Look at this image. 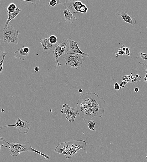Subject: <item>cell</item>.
<instances>
[{
  "instance_id": "6da1fadb",
  "label": "cell",
  "mask_w": 147,
  "mask_h": 162,
  "mask_svg": "<svg viewBox=\"0 0 147 162\" xmlns=\"http://www.w3.org/2000/svg\"><path fill=\"white\" fill-rule=\"evenodd\" d=\"M79 98L84 101L92 107L97 117H101L104 115L106 101L103 98L99 97L98 94L92 92H87L81 95Z\"/></svg>"
},
{
  "instance_id": "7a4b0ae2",
  "label": "cell",
  "mask_w": 147,
  "mask_h": 162,
  "mask_svg": "<svg viewBox=\"0 0 147 162\" xmlns=\"http://www.w3.org/2000/svg\"><path fill=\"white\" fill-rule=\"evenodd\" d=\"M0 141H4L9 146L7 145L4 146L9 149L10 155L13 156H17L21 153L24 152L33 151L43 156L44 157V160H48L49 158V156L33 148L29 142L26 141L23 143L17 142L10 143L5 140L4 138L1 137H0Z\"/></svg>"
},
{
  "instance_id": "3957f363",
  "label": "cell",
  "mask_w": 147,
  "mask_h": 162,
  "mask_svg": "<svg viewBox=\"0 0 147 162\" xmlns=\"http://www.w3.org/2000/svg\"><path fill=\"white\" fill-rule=\"evenodd\" d=\"M77 104L78 113L84 121H90L93 117H97L94 109L84 100L79 98Z\"/></svg>"
},
{
  "instance_id": "277c9868",
  "label": "cell",
  "mask_w": 147,
  "mask_h": 162,
  "mask_svg": "<svg viewBox=\"0 0 147 162\" xmlns=\"http://www.w3.org/2000/svg\"><path fill=\"white\" fill-rule=\"evenodd\" d=\"M81 55L70 53L68 50L64 55L66 65L76 69L81 68L84 64L85 59Z\"/></svg>"
},
{
  "instance_id": "5b68a950",
  "label": "cell",
  "mask_w": 147,
  "mask_h": 162,
  "mask_svg": "<svg viewBox=\"0 0 147 162\" xmlns=\"http://www.w3.org/2000/svg\"><path fill=\"white\" fill-rule=\"evenodd\" d=\"M67 146V153L65 155L67 159L71 158L81 149L85 150L86 142L83 140H77L66 141Z\"/></svg>"
},
{
  "instance_id": "8992f818",
  "label": "cell",
  "mask_w": 147,
  "mask_h": 162,
  "mask_svg": "<svg viewBox=\"0 0 147 162\" xmlns=\"http://www.w3.org/2000/svg\"><path fill=\"white\" fill-rule=\"evenodd\" d=\"M63 6L65 9L74 13H85L88 8L79 1L68 0L65 2Z\"/></svg>"
},
{
  "instance_id": "52a82bcc",
  "label": "cell",
  "mask_w": 147,
  "mask_h": 162,
  "mask_svg": "<svg viewBox=\"0 0 147 162\" xmlns=\"http://www.w3.org/2000/svg\"><path fill=\"white\" fill-rule=\"evenodd\" d=\"M18 35V31L14 29L12 26H8L6 29L3 31V43L18 44L19 40Z\"/></svg>"
},
{
  "instance_id": "ba28073f",
  "label": "cell",
  "mask_w": 147,
  "mask_h": 162,
  "mask_svg": "<svg viewBox=\"0 0 147 162\" xmlns=\"http://www.w3.org/2000/svg\"><path fill=\"white\" fill-rule=\"evenodd\" d=\"M68 43V39H63L60 44H57L53 51V56L57 63V67H58L61 65L58 62V58L63 55L68 50L66 48V45Z\"/></svg>"
},
{
  "instance_id": "9c48e42d",
  "label": "cell",
  "mask_w": 147,
  "mask_h": 162,
  "mask_svg": "<svg viewBox=\"0 0 147 162\" xmlns=\"http://www.w3.org/2000/svg\"><path fill=\"white\" fill-rule=\"evenodd\" d=\"M10 126L15 127L19 133L27 134L28 132L31 125L30 123L27 121H23L18 117L16 121L15 124H11L4 126L0 127V129Z\"/></svg>"
},
{
  "instance_id": "30bf717a",
  "label": "cell",
  "mask_w": 147,
  "mask_h": 162,
  "mask_svg": "<svg viewBox=\"0 0 147 162\" xmlns=\"http://www.w3.org/2000/svg\"><path fill=\"white\" fill-rule=\"evenodd\" d=\"M63 107L61 111V113L66 114L65 118L69 122H73L78 113L77 108L68 106L67 104H63Z\"/></svg>"
},
{
  "instance_id": "8fae6325",
  "label": "cell",
  "mask_w": 147,
  "mask_h": 162,
  "mask_svg": "<svg viewBox=\"0 0 147 162\" xmlns=\"http://www.w3.org/2000/svg\"><path fill=\"white\" fill-rule=\"evenodd\" d=\"M69 51L71 53L83 55V56L89 57V55L86 53L82 52L79 48L78 43L79 41H75L71 37L68 39Z\"/></svg>"
},
{
  "instance_id": "7c38bea8",
  "label": "cell",
  "mask_w": 147,
  "mask_h": 162,
  "mask_svg": "<svg viewBox=\"0 0 147 162\" xmlns=\"http://www.w3.org/2000/svg\"><path fill=\"white\" fill-rule=\"evenodd\" d=\"M39 42L41 44L43 50L48 54H50L53 52L58 44H51L47 38L40 39Z\"/></svg>"
},
{
  "instance_id": "4fadbf2b",
  "label": "cell",
  "mask_w": 147,
  "mask_h": 162,
  "mask_svg": "<svg viewBox=\"0 0 147 162\" xmlns=\"http://www.w3.org/2000/svg\"><path fill=\"white\" fill-rule=\"evenodd\" d=\"M118 15L121 17L123 20L129 24L131 25H134L136 23V21L134 17H130L127 13V11L118 13Z\"/></svg>"
},
{
  "instance_id": "5bb4252c",
  "label": "cell",
  "mask_w": 147,
  "mask_h": 162,
  "mask_svg": "<svg viewBox=\"0 0 147 162\" xmlns=\"http://www.w3.org/2000/svg\"><path fill=\"white\" fill-rule=\"evenodd\" d=\"M21 11V9H20L18 7H17L16 11L13 13L9 12L6 11V12L8 15V17L3 27V30H4L7 29L8 27V24L10 21L16 17Z\"/></svg>"
},
{
  "instance_id": "9a60e30c",
  "label": "cell",
  "mask_w": 147,
  "mask_h": 162,
  "mask_svg": "<svg viewBox=\"0 0 147 162\" xmlns=\"http://www.w3.org/2000/svg\"><path fill=\"white\" fill-rule=\"evenodd\" d=\"M63 12L65 21L67 24L73 23L77 20V18L74 16L71 12L66 9L63 10Z\"/></svg>"
},
{
  "instance_id": "2e32d148",
  "label": "cell",
  "mask_w": 147,
  "mask_h": 162,
  "mask_svg": "<svg viewBox=\"0 0 147 162\" xmlns=\"http://www.w3.org/2000/svg\"><path fill=\"white\" fill-rule=\"evenodd\" d=\"M24 46H23L20 49L15 51L14 54V58H17L21 59L22 60H24L26 58L28 55L29 54L26 53L23 51V48Z\"/></svg>"
},
{
  "instance_id": "e0dca14e",
  "label": "cell",
  "mask_w": 147,
  "mask_h": 162,
  "mask_svg": "<svg viewBox=\"0 0 147 162\" xmlns=\"http://www.w3.org/2000/svg\"><path fill=\"white\" fill-rule=\"evenodd\" d=\"M136 59L139 64L144 65L147 62V54L140 52L136 55Z\"/></svg>"
},
{
  "instance_id": "ac0fdd59",
  "label": "cell",
  "mask_w": 147,
  "mask_h": 162,
  "mask_svg": "<svg viewBox=\"0 0 147 162\" xmlns=\"http://www.w3.org/2000/svg\"><path fill=\"white\" fill-rule=\"evenodd\" d=\"M63 3L59 0H51L48 3L49 7L50 8L53 7H57L58 5Z\"/></svg>"
},
{
  "instance_id": "d6986e66",
  "label": "cell",
  "mask_w": 147,
  "mask_h": 162,
  "mask_svg": "<svg viewBox=\"0 0 147 162\" xmlns=\"http://www.w3.org/2000/svg\"><path fill=\"white\" fill-rule=\"evenodd\" d=\"M17 7L16 5L13 3H10L7 7V11L10 13L14 12Z\"/></svg>"
},
{
  "instance_id": "ffe728a7",
  "label": "cell",
  "mask_w": 147,
  "mask_h": 162,
  "mask_svg": "<svg viewBox=\"0 0 147 162\" xmlns=\"http://www.w3.org/2000/svg\"><path fill=\"white\" fill-rule=\"evenodd\" d=\"M49 41L52 44H56L57 41L58 39L57 37L55 35H52L50 36L48 38Z\"/></svg>"
},
{
  "instance_id": "44dd1931",
  "label": "cell",
  "mask_w": 147,
  "mask_h": 162,
  "mask_svg": "<svg viewBox=\"0 0 147 162\" xmlns=\"http://www.w3.org/2000/svg\"><path fill=\"white\" fill-rule=\"evenodd\" d=\"M95 123L94 120H90L88 122V126L89 128L91 131L94 130Z\"/></svg>"
},
{
  "instance_id": "7402d4cb",
  "label": "cell",
  "mask_w": 147,
  "mask_h": 162,
  "mask_svg": "<svg viewBox=\"0 0 147 162\" xmlns=\"http://www.w3.org/2000/svg\"><path fill=\"white\" fill-rule=\"evenodd\" d=\"M7 53H5L4 51L3 52V57L2 60L0 62V73H1L3 70V63L5 58L7 55Z\"/></svg>"
},
{
  "instance_id": "603a6c76",
  "label": "cell",
  "mask_w": 147,
  "mask_h": 162,
  "mask_svg": "<svg viewBox=\"0 0 147 162\" xmlns=\"http://www.w3.org/2000/svg\"><path fill=\"white\" fill-rule=\"evenodd\" d=\"M21 1H26L28 2H29L31 3V4L33 5V6H36V5L37 4H38L39 3L40 0H21Z\"/></svg>"
},
{
  "instance_id": "cb8c5ba5",
  "label": "cell",
  "mask_w": 147,
  "mask_h": 162,
  "mask_svg": "<svg viewBox=\"0 0 147 162\" xmlns=\"http://www.w3.org/2000/svg\"><path fill=\"white\" fill-rule=\"evenodd\" d=\"M124 55V52L121 48L118 49V52L115 54L116 58L119 57V55Z\"/></svg>"
},
{
  "instance_id": "d4e9b609",
  "label": "cell",
  "mask_w": 147,
  "mask_h": 162,
  "mask_svg": "<svg viewBox=\"0 0 147 162\" xmlns=\"http://www.w3.org/2000/svg\"><path fill=\"white\" fill-rule=\"evenodd\" d=\"M144 69L146 75L143 80L145 83H147V63L144 65Z\"/></svg>"
},
{
  "instance_id": "484cf974",
  "label": "cell",
  "mask_w": 147,
  "mask_h": 162,
  "mask_svg": "<svg viewBox=\"0 0 147 162\" xmlns=\"http://www.w3.org/2000/svg\"><path fill=\"white\" fill-rule=\"evenodd\" d=\"M130 48L126 46V49L124 51V55H127L128 56H129L130 54Z\"/></svg>"
},
{
  "instance_id": "4316f807",
  "label": "cell",
  "mask_w": 147,
  "mask_h": 162,
  "mask_svg": "<svg viewBox=\"0 0 147 162\" xmlns=\"http://www.w3.org/2000/svg\"><path fill=\"white\" fill-rule=\"evenodd\" d=\"M119 85L117 82H115L114 84V88L116 90H119L120 89Z\"/></svg>"
},
{
  "instance_id": "83f0119b",
  "label": "cell",
  "mask_w": 147,
  "mask_h": 162,
  "mask_svg": "<svg viewBox=\"0 0 147 162\" xmlns=\"http://www.w3.org/2000/svg\"><path fill=\"white\" fill-rule=\"evenodd\" d=\"M23 50L24 52L26 53L29 54L30 50L28 47L24 46Z\"/></svg>"
},
{
  "instance_id": "f1b7e54d",
  "label": "cell",
  "mask_w": 147,
  "mask_h": 162,
  "mask_svg": "<svg viewBox=\"0 0 147 162\" xmlns=\"http://www.w3.org/2000/svg\"><path fill=\"white\" fill-rule=\"evenodd\" d=\"M3 57V52L0 50V62L2 60Z\"/></svg>"
},
{
  "instance_id": "f546056e",
  "label": "cell",
  "mask_w": 147,
  "mask_h": 162,
  "mask_svg": "<svg viewBox=\"0 0 147 162\" xmlns=\"http://www.w3.org/2000/svg\"><path fill=\"white\" fill-rule=\"evenodd\" d=\"M34 70L35 72H37L39 71V68L38 66H35L34 68Z\"/></svg>"
},
{
  "instance_id": "4dcf8cb0",
  "label": "cell",
  "mask_w": 147,
  "mask_h": 162,
  "mask_svg": "<svg viewBox=\"0 0 147 162\" xmlns=\"http://www.w3.org/2000/svg\"><path fill=\"white\" fill-rule=\"evenodd\" d=\"M139 88H138L136 87L134 89V90L135 92H138L139 91Z\"/></svg>"
},
{
  "instance_id": "1f68e13d",
  "label": "cell",
  "mask_w": 147,
  "mask_h": 162,
  "mask_svg": "<svg viewBox=\"0 0 147 162\" xmlns=\"http://www.w3.org/2000/svg\"><path fill=\"white\" fill-rule=\"evenodd\" d=\"M83 92V90L82 89H79V93H82Z\"/></svg>"
},
{
  "instance_id": "d6a6232c",
  "label": "cell",
  "mask_w": 147,
  "mask_h": 162,
  "mask_svg": "<svg viewBox=\"0 0 147 162\" xmlns=\"http://www.w3.org/2000/svg\"><path fill=\"white\" fill-rule=\"evenodd\" d=\"M135 76L137 77V78H139V77L140 76L139 75H138V74H136L135 75Z\"/></svg>"
},
{
  "instance_id": "836d02e7",
  "label": "cell",
  "mask_w": 147,
  "mask_h": 162,
  "mask_svg": "<svg viewBox=\"0 0 147 162\" xmlns=\"http://www.w3.org/2000/svg\"><path fill=\"white\" fill-rule=\"evenodd\" d=\"M4 109H2L1 110V112H4Z\"/></svg>"
},
{
  "instance_id": "e575fe53",
  "label": "cell",
  "mask_w": 147,
  "mask_h": 162,
  "mask_svg": "<svg viewBox=\"0 0 147 162\" xmlns=\"http://www.w3.org/2000/svg\"><path fill=\"white\" fill-rule=\"evenodd\" d=\"M145 158H146V160H147V153L146 154V156H145Z\"/></svg>"
},
{
  "instance_id": "d590c367",
  "label": "cell",
  "mask_w": 147,
  "mask_h": 162,
  "mask_svg": "<svg viewBox=\"0 0 147 162\" xmlns=\"http://www.w3.org/2000/svg\"><path fill=\"white\" fill-rule=\"evenodd\" d=\"M1 39L0 38V45L1 44Z\"/></svg>"
},
{
  "instance_id": "8d00e7d4",
  "label": "cell",
  "mask_w": 147,
  "mask_h": 162,
  "mask_svg": "<svg viewBox=\"0 0 147 162\" xmlns=\"http://www.w3.org/2000/svg\"><path fill=\"white\" fill-rule=\"evenodd\" d=\"M1 145H0V149H1Z\"/></svg>"
}]
</instances>
